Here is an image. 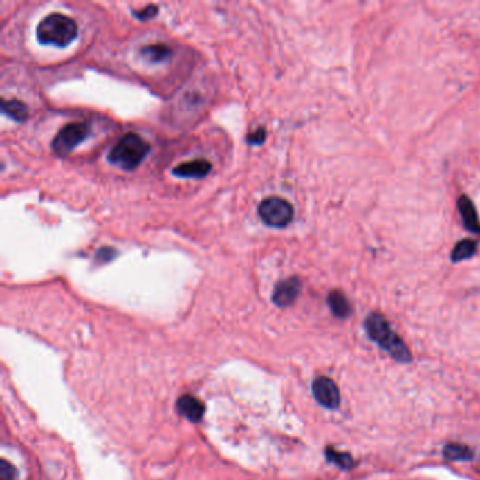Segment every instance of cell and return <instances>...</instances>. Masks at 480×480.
I'll list each match as a JSON object with an SVG mask.
<instances>
[{"instance_id": "277c9868", "label": "cell", "mask_w": 480, "mask_h": 480, "mask_svg": "<svg viewBox=\"0 0 480 480\" xmlns=\"http://www.w3.org/2000/svg\"><path fill=\"white\" fill-rule=\"evenodd\" d=\"M258 214L268 227L285 228L293 220V207L282 197L269 196L259 203Z\"/></svg>"}, {"instance_id": "7c38bea8", "label": "cell", "mask_w": 480, "mask_h": 480, "mask_svg": "<svg viewBox=\"0 0 480 480\" xmlns=\"http://www.w3.org/2000/svg\"><path fill=\"white\" fill-rule=\"evenodd\" d=\"M443 455L448 461L455 462H466L474 458V451L463 444H447L443 450Z\"/></svg>"}, {"instance_id": "9c48e42d", "label": "cell", "mask_w": 480, "mask_h": 480, "mask_svg": "<svg viewBox=\"0 0 480 480\" xmlns=\"http://www.w3.org/2000/svg\"><path fill=\"white\" fill-rule=\"evenodd\" d=\"M176 410L192 423H199L205 416V405L192 394H185L178 398Z\"/></svg>"}, {"instance_id": "3957f363", "label": "cell", "mask_w": 480, "mask_h": 480, "mask_svg": "<svg viewBox=\"0 0 480 480\" xmlns=\"http://www.w3.org/2000/svg\"><path fill=\"white\" fill-rule=\"evenodd\" d=\"M149 152V144L136 133H127L110 149L109 161L124 171L137 169Z\"/></svg>"}, {"instance_id": "ffe728a7", "label": "cell", "mask_w": 480, "mask_h": 480, "mask_svg": "<svg viewBox=\"0 0 480 480\" xmlns=\"http://www.w3.org/2000/svg\"><path fill=\"white\" fill-rule=\"evenodd\" d=\"M114 255H116L114 250H111L110 247H104V248L99 250V252L96 255V259H99L102 262H107V261H111Z\"/></svg>"}, {"instance_id": "5b68a950", "label": "cell", "mask_w": 480, "mask_h": 480, "mask_svg": "<svg viewBox=\"0 0 480 480\" xmlns=\"http://www.w3.org/2000/svg\"><path fill=\"white\" fill-rule=\"evenodd\" d=\"M89 133L91 127L86 123H69L57 133L51 148L58 156H66L89 137Z\"/></svg>"}, {"instance_id": "9a60e30c", "label": "cell", "mask_w": 480, "mask_h": 480, "mask_svg": "<svg viewBox=\"0 0 480 480\" xmlns=\"http://www.w3.org/2000/svg\"><path fill=\"white\" fill-rule=\"evenodd\" d=\"M474 252H476V243L472 241V239H462L461 243L455 246L452 251V261L454 262L465 261L470 258L472 255H474Z\"/></svg>"}, {"instance_id": "8992f818", "label": "cell", "mask_w": 480, "mask_h": 480, "mask_svg": "<svg viewBox=\"0 0 480 480\" xmlns=\"http://www.w3.org/2000/svg\"><path fill=\"white\" fill-rule=\"evenodd\" d=\"M311 391L314 398L329 410H337L341 403L340 390L334 380L327 376H320L314 379L311 385Z\"/></svg>"}, {"instance_id": "e0dca14e", "label": "cell", "mask_w": 480, "mask_h": 480, "mask_svg": "<svg viewBox=\"0 0 480 480\" xmlns=\"http://www.w3.org/2000/svg\"><path fill=\"white\" fill-rule=\"evenodd\" d=\"M0 480H19L17 469L6 459L0 461Z\"/></svg>"}, {"instance_id": "6da1fadb", "label": "cell", "mask_w": 480, "mask_h": 480, "mask_svg": "<svg viewBox=\"0 0 480 480\" xmlns=\"http://www.w3.org/2000/svg\"><path fill=\"white\" fill-rule=\"evenodd\" d=\"M365 329L372 341H375L383 351H386L394 361L407 364L412 361V352L406 342L397 335V333L391 329L387 320L379 314L372 313L367 318Z\"/></svg>"}, {"instance_id": "2e32d148", "label": "cell", "mask_w": 480, "mask_h": 480, "mask_svg": "<svg viewBox=\"0 0 480 480\" xmlns=\"http://www.w3.org/2000/svg\"><path fill=\"white\" fill-rule=\"evenodd\" d=\"M326 458L329 459V462L334 463L335 466H338L340 469H344V470H349L355 465V461L351 458L349 454L335 451L334 448L326 450Z\"/></svg>"}, {"instance_id": "30bf717a", "label": "cell", "mask_w": 480, "mask_h": 480, "mask_svg": "<svg viewBox=\"0 0 480 480\" xmlns=\"http://www.w3.org/2000/svg\"><path fill=\"white\" fill-rule=\"evenodd\" d=\"M459 212L462 216V220L465 223V227L468 230H470L472 232H480V223L477 220V214H476V209L473 206V203L470 202V199H468L466 196H462L459 199Z\"/></svg>"}, {"instance_id": "ba28073f", "label": "cell", "mask_w": 480, "mask_h": 480, "mask_svg": "<svg viewBox=\"0 0 480 480\" xmlns=\"http://www.w3.org/2000/svg\"><path fill=\"white\" fill-rule=\"evenodd\" d=\"M212 171V164L207 159H194V161H187L176 165L172 169V174L178 178L185 179H203Z\"/></svg>"}, {"instance_id": "8fae6325", "label": "cell", "mask_w": 480, "mask_h": 480, "mask_svg": "<svg viewBox=\"0 0 480 480\" xmlns=\"http://www.w3.org/2000/svg\"><path fill=\"white\" fill-rule=\"evenodd\" d=\"M327 303H329L333 314L338 318H347L351 314V304H349L348 299L345 297V295L341 293L340 290H333L329 295Z\"/></svg>"}, {"instance_id": "4fadbf2b", "label": "cell", "mask_w": 480, "mask_h": 480, "mask_svg": "<svg viewBox=\"0 0 480 480\" xmlns=\"http://www.w3.org/2000/svg\"><path fill=\"white\" fill-rule=\"evenodd\" d=\"M141 55L145 57L151 62H164L172 55V50L168 44L158 43V44H149L147 47L141 48Z\"/></svg>"}, {"instance_id": "7a4b0ae2", "label": "cell", "mask_w": 480, "mask_h": 480, "mask_svg": "<svg viewBox=\"0 0 480 480\" xmlns=\"http://www.w3.org/2000/svg\"><path fill=\"white\" fill-rule=\"evenodd\" d=\"M35 35L38 43L64 48L76 38L77 24L69 16L62 13H51L38 23Z\"/></svg>"}, {"instance_id": "d6986e66", "label": "cell", "mask_w": 480, "mask_h": 480, "mask_svg": "<svg viewBox=\"0 0 480 480\" xmlns=\"http://www.w3.org/2000/svg\"><path fill=\"white\" fill-rule=\"evenodd\" d=\"M265 138H266V131H265V129H258L257 131L248 134L247 141H248L250 144H252V145H259V144H262V142L265 141Z\"/></svg>"}, {"instance_id": "5bb4252c", "label": "cell", "mask_w": 480, "mask_h": 480, "mask_svg": "<svg viewBox=\"0 0 480 480\" xmlns=\"http://www.w3.org/2000/svg\"><path fill=\"white\" fill-rule=\"evenodd\" d=\"M2 111H3L6 116L12 117V118L15 120V122H19V123L26 122L27 117H28V109H27V106H26L23 102L16 100V99H13V100L3 99V100H2Z\"/></svg>"}, {"instance_id": "52a82bcc", "label": "cell", "mask_w": 480, "mask_h": 480, "mask_svg": "<svg viewBox=\"0 0 480 480\" xmlns=\"http://www.w3.org/2000/svg\"><path fill=\"white\" fill-rule=\"evenodd\" d=\"M300 290H302L300 279L296 276L288 277L285 279V281L279 282L276 285L272 295V302L277 307H289L296 302V299L300 295Z\"/></svg>"}, {"instance_id": "ac0fdd59", "label": "cell", "mask_w": 480, "mask_h": 480, "mask_svg": "<svg viewBox=\"0 0 480 480\" xmlns=\"http://www.w3.org/2000/svg\"><path fill=\"white\" fill-rule=\"evenodd\" d=\"M158 15V8L154 6V5H149L147 8H144L140 12H134V16L138 19V20H149L152 17H155Z\"/></svg>"}]
</instances>
